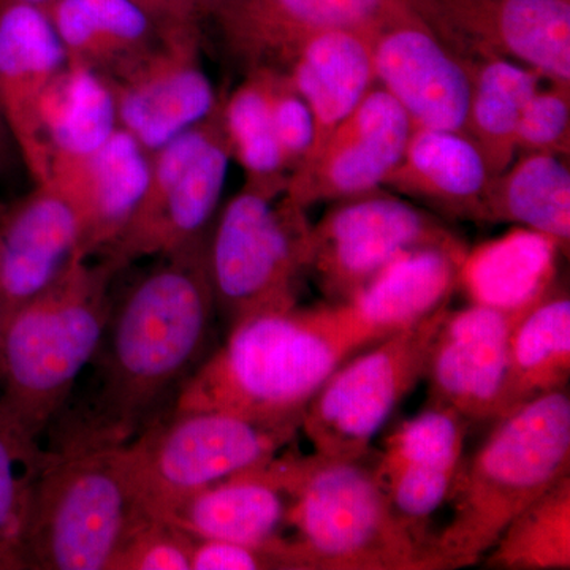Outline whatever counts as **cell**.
Returning a JSON list of instances; mask_svg holds the SVG:
<instances>
[{
    "instance_id": "cell-37",
    "label": "cell",
    "mask_w": 570,
    "mask_h": 570,
    "mask_svg": "<svg viewBox=\"0 0 570 570\" xmlns=\"http://www.w3.org/2000/svg\"><path fill=\"white\" fill-rule=\"evenodd\" d=\"M193 546L189 534L153 517L124 543L111 570H190Z\"/></svg>"
},
{
    "instance_id": "cell-34",
    "label": "cell",
    "mask_w": 570,
    "mask_h": 570,
    "mask_svg": "<svg viewBox=\"0 0 570 570\" xmlns=\"http://www.w3.org/2000/svg\"><path fill=\"white\" fill-rule=\"evenodd\" d=\"M45 453L24 444L0 420V570L24 569L22 538L33 478Z\"/></svg>"
},
{
    "instance_id": "cell-4",
    "label": "cell",
    "mask_w": 570,
    "mask_h": 570,
    "mask_svg": "<svg viewBox=\"0 0 570 570\" xmlns=\"http://www.w3.org/2000/svg\"><path fill=\"white\" fill-rule=\"evenodd\" d=\"M570 475V396L547 393L494 420L463 461L449 501L453 517L433 535L436 570L478 564L517 515Z\"/></svg>"
},
{
    "instance_id": "cell-14",
    "label": "cell",
    "mask_w": 570,
    "mask_h": 570,
    "mask_svg": "<svg viewBox=\"0 0 570 570\" xmlns=\"http://www.w3.org/2000/svg\"><path fill=\"white\" fill-rule=\"evenodd\" d=\"M105 77L119 127L148 153L204 121L220 99L202 63V31L160 37L151 50Z\"/></svg>"
},
{
    "instance_id": "cell-28",
    "label": "cell",
    "mask_w": 570,
    "mask_h": 570,
    "mask_svg": "<svg viewBox=\"0 0 570 570\" xmlns=\"http://www.w3.org/2000/svg\"><path fill=\"white\" fill-rule=\"evenodd\" d=\"M566 157L524 153L491 178L487 224H515L553 239L562 253L570 245V170Z\"/></svg>"
},
{
    "instance_id": "cell-8",
    "label": "cell",
    "mask_w": 570,
    "mask_h": 570,
    "mask_svg": "<svg viewBox=\"0 0 570 570\" xmlns=\"http://www.w3.org/2000/svg\"><path fill=\"white\" fill-rule=\"evenodd\" d=\"M299 428L255 422L220 411H171L127 442L130 466L154 517L179 499L264 466Z\"/></svg>"
},
{
    "instance_id": "cell-21",
    "label": "cell",
    "mask_w": 570,
    "mask_h": 570,
    "mask_svg": "<svg viewBox=\"0 0 570 570\" xmlns=\"http://www.w3.org/2000/svg\"><path fill=\"white\" fill-rule=\"evenodd\" d=\"M294 504L283 452L250 469L187 494L157 519L193 539L273 546L285 538Z\"/></svg>"
},
{
    "instance_id": "cell-25",
    "label": "cell",
    "mask_w": 570,
    "mask_h": 570,
    "mask_svg": "<svg viewBox=\"0 0 570 570\" xmlns=\"http://www.w3.org/2000/svg\"><path fill=\"white\" fill-rule=\"evenodd\" d=\"M376 37L346 29L316 33L296 48L285 66L313 115L314 141L309 154L316 151L376 85L373 59Z\"/></svg>"
},
{
    "instance_id": "cell-38",
    "label": "cell",
    "mask_w": 570,
    "mask_h": 570,
    "mask_svg": "<svg viewBox=\"0 0 570 570\" xmlns=\"http://www.w3.org/2000/svg\"><path fill=\"white\" fill-rule=\"evenodd\" d=\"M190 570H296L287 535L273 546L194 539Z\"/></svg>"
},
{
    "instance_id": "cell-24",
    "label": "cell",
    "mask_w": 570,
    "mask_h": 570,
    "mask_svg": "<svg viewBox=\"0 0 570 570\" xmlns=\"http://www.w3.org/2000/svg\"><path fill=\"white\" fill-rule=\"evenodd\" d=\"M493 176L466 135L414 129L403 159L384 186L448 217L487 224L485 198Z\"/></svg>"
},
{
    "instance_id": "cell-43",
    "label": "cell",
    "mask_w": 570,
    "mask_h": 570,
    "mask_svg": "<svg viewBox=\"0 0 570 570\" xmlns=\"http://www.w3.org/2000/svg\"><path fill=\"white\" fill-rule=\"evenodd\" d=\"M18 2L36 3V6H40V3L47 2V0H18Z\"/></svg>"
},
{
    "instance_id": "cell-12",
    "label": "cell",
    "mask_w": 570,
    "mask_h": 570,
    "mask_svg": "<svg viewBox=\"0 0 570 570\" xmlns=\"http://www.w3.org/2000/svg\"><path fill=\"white\" fill-rule=\"evenodd\" d=\"M225 47L247 70L285 69L296 48L326 31L377 36L392 26L425 21L428 0H224L212 17Z\"/></svg>"
},
{
    "instance_id": "cell-39",
    "label": "cell",
    "mask_w": 570,
    "mask_h": 570,
    "mask_svg": "<svg viewBox=\"0 0 570 570\" xmlns=\"http://www.w3.org/2000/svg\"><path fill=\"white\" fill-rule=\"evenodd\" d=\"M153 22L160 37L202 31L205 20L197 0H129Z\"/></svg>"
},
{
    "instance_id": "cell-30",
    "label": "cell",
    "mask_w": 570,
    "mask_h": 570,
    "mask_svg": "<svg viewBox=\"0 0 570 570\" xmlns=\"http://www.w3.org/2000/svg\"><path fill=\"white\" fill-rule=\"evenodd\" d=\"M50 171L102 146L119 129L111 86L105 75L67 63L51 82L40 110Z\"/></svg>"
},
{
    "instance_id": "cell-22",
    "label": "cell",
    "mask_w": 570,
    "mask_h": 570,
    "mask_svg": "<svg viewBox=\"0 0 570 570\" xmlns=\"http://www.w3.org/2000/svg\"><path fill=\"white\" fill-rule=\"evenodd\" d=\"M148 174L149 153L121 127L96 151L51 168L48 181L80 219V257L102 255L122 235L140 205Z\"/></svg>"
},
{
    "instance_id": "cell-19",
    "label": "cell",
    "mask_w": 570,
    "mask_h": 570,
    "mask_svg": "<svg viewBox=\"0 0 570 570\" xmlns=\"http://www.w3.org/2000/svg\"><path fill=\"white\" fill-rule=\"evenodd\" d=\"M67 66L47 14L36 3L0 0V115L33 184L50 178L41 102Z\"/></svg>"
},
{
    "instance_id": "cell-42",
    "label": "cell",
    "mask_w": 570,
    "mask_h": 570,
    "mask_svg": "<svg viewBox=\"0 0 570 570\" xmlns=\"http://www.w3.org/2000/svg\"><path fill=\"white\" fill-rule=\"evenodd\" d=\"M6 324H7V311H6V306H3L2 298H0V346H2L3 330H6Z\"/></svg>"
},
{
    "instance_id": "cell-36",
    "label": "cell",
    "mask_w": 570,
    "mask_h": 570,
    "mask_svg": "<svg viewBox=\"0 0 570 570\" xmlns=\"http://www.w3.org/2000/svg\"><path fill=\"white\" fill-rule=\"evenodd\" d=\"M517 154H570V85L540 86L521 115L515 137Z\"/></svg>"
},
{
    "instance_id": "cell-15",
    "label": "cell",
    "mask_w": 570,
    "mask_h": 570,
    "mask_svg": "<svg viewBox=\"0 0 570 570\" xmlns=\"http://www.w3.org/2000/svg\"><path fill=\"white\" fill-rule=\"evenodd\" d=\"M412 130L403 107L382 86L371 89L316 151L292 171L285 197L307 209L381 189L403 159Z\"/></svg>"
},
{
    "instance_id": "cell-18",
    "label": "cell",
    "mask_w": 570,
    "mask_h": 570,
    "mask_svg": "<svg viewBox=\"0 0 570 570\" xmlns=\"http://www.w3.org/2000/svg\"><path fill=\"white\" fill-rule=\"evenodd\" d=\"M468 423L452 409L426 404L393 430L374 460L379 483L397 517L430 547L428 523L452 497L463 466Z\"/></svg>"
},
{
    "instance_id": "cell-31",
    "label": "cell",
    "mask_w": 570,
    "mask_h": 570,
    "mask_svg": "<svg viewBox=\"0 0 570 570\" xmlns=\"http://www.w3.org/2000/svg\"><path fill=\"white\" fill-rule=\"evenodd\" d=\"M543 80L539 71L509 59L472 61L471 102L464 135L478 146L493 178L515 160L521 115Z\"/></svg>"
},
{
    "instance_id": "cell-27",
    "label": "cell",
    "mask_w": 570,
    "mask_h": 570,
    "mask_svg": "<svg viewBox=\"0 0 570 570\" xmlns=\"http://www.w3.org/2000/svg\"><path fill=\"white\" fill-rule=\"evenodd\" d=\"M558 250L553 239L538 232H510L472 253L468 250L459 287L475 305L499 309L534 305L553 287Z\"/></svg>"
},
{
    "instance_id": "cell-35",
    "label": "cell",
    "mask_w": 570,
    "mask_h": 570,
    "mask_svg": "<svg viewBox=\"0 0 570 570\" xmlns=\"http://www.w3.org/2000/svg\"><path fill=\"white\" fill-rule=\"evenodd\" d=\"M264 82L277 145L288 176L306 159L314 141V119L287 71L279 67H255Z\"/></svg>"
},
{
    "instance_id": "cell-13",
    "label": "cell",
    "mask_w": 570,
    "mask_h": 570,
    "mask_svg": "<svg viewBox=\"0 0 570 570\" xmlns=\"http://www.w3.org/2000/svg\"><path fill=\"white\" fill-rule=\"evenodd\" d=\"M430 26L468 59L502 58L570 85V0H428Z\"/></svg>"
},
{
    "instance_id": "cell-10",
    "label": "cell",
    "mask_w": 570,
    "mask_h": 570,
    "mask_svg": "<svg viewBox=\"0 0 570 570\" xmlns=\"http://www.w3.org/2000/svg\"><path fill=\"white\" fill-rule=\"evenodd\" d=\"M449 305L419 324L393 333L356 352L332 374L302 419L314 453L332 459H358L393 412L426 376L431 348Z\"/></svg>"
},
{
    "instance_id": "cell-29",
    "label": "cell",
    "mask_w": 570,
    "mask_h": 570,
    "mask_svg": "<svg viewBox=\"0 0 570 570\" xmlns=\"http://www.w3.org/2000/svg\"><path fill=\"white\" fill-rule=\"evenodd\" d=\"M569 377L570 298L553 284L513 332L501 417L535 397L568 389Z\"/></svg>"
},
{
    "instance_id": "cell-16",
    "label": "cell",
    "mask_w": 570,
    "mask_h": 570,
    "mask_svg": "<svg viewBox=\"0 0 570 570\" xmlns=\"http://www.w3.org/2000/svg\"><path fill=\"white\" fill-rule=\"evenodd\" d=\"M538 303L517 309L475 303L449 309L428 362V404L452 409L469 422L501 417L510 341Z\"/></svg>"
},
{
    "instance_id": "cell-23",
    "label": "cell",
    "mask_w": 570,
    "mask_h": 570,
    "mask_svg": "<svg viewBox=\"0 0 570 570\" xmlns=\"http://www.w3.org/2000/svg\"><path fill=\"white\" fill-rule=\"evenodd\" d=\"M468 247L425 246L390 262L346 303L374 343L449 305Z\"/></svg>"
},
{
    "instance_id": "cell-40",
    "label": "cell",
    "mask_w": 570,
    "mask_h": 570,
    "mask_svg": "<svg viewBox=\"0 0 570 570\" xmlns=\"http://www.w3.org/2000/svg\"><path fill=\"white\" fill-rule=\"evenodd\" d=\"M17 160H20L17 146H14L13 138H11L2 115H0V176L10 174L17 165Z\"/></svg>"
},
{
    "instance_id": "cell-33",
    "label": "cell",
    "mask_w": 570,
    "mask_h": 570,
    "mask_svg": "<svg viewBox=\"0 0 570 570\" xmlns=\"http://www.w3.org/2000/svg\"><path fill=\"white\" fill-rule=\"evenodd\" d=\"M224 127L232 159L245 171V186L272 197L284 195L287 165L277 145L264 82L255 69L224 97Z\"/></svg>"
},
{
    "instance_id": "cell-7",
    "label": "cell",
    "mask_w": 570,
    "mask_h": 570,
    "mask_svg": "<svg viewBox=\"0 0 570 570\" xmlns=\"http://www.w3.org/2000/svg\"><path fill=\"white\" fill-rule=\"evenodd\" d=\"M311 223L285 195L247 187L224 206L206 247L216 311L227 330L243 318L298 305Z\"/></svg>"
},
{
    "instance_id": "cell-1",
    "label": "cell",
    "mask_w": 570,
    "mask_h": 570,
    "mask_svg": "<svg viewBox=\"0 0 570 570\" xmlns=\"http://www.w3.org/2000/svg\"><path fill=\"white\" fill-rule=\"evenodd\" d=\"M206 247L208 239L163 255L119 305L112 303L91 363V397L63 420L55 448L127 444L202 365L217 317Z\"/></svg>"
},
{
    "instance_id": "cell-11",
    "label": "cell",
    "mask_w": 570,
    "mask_h": 570,
    "mask_svg": "<svg viewBox=\"0 0 570 570\" xmlns=\"http://www.w3.org/2000/svg\"><path fill=\"white\" fill-rule=\"evenodd\" d=\"M464 245L434 214L381 189L337 202L311 224L306 273L326 302H347L397 255Z\"/></svg>"
},
{
    "instance_id": "cell-41",
    "label": "cell",
    "mask_w": 570,
    "mask_h": 570,
    "mask_svg": "<svg viewBox=\"0 0 570 570\" xmlns=\"http://www.w3.org/2000/svg\"><path fill=\"white\" fill-rule=\"evenodd\" d=\"M198 6H200L202 13H204L205 20L206 18H212L214 11L219 9L223 6L224 0H197Z\"/></svg>"
},
{
    "instance_id": "cell-20",
    "label": "cell",
    "mask_w": 570,
    "mask_h": 570,
    "mask_svg": "<svg viewBox=\"0 0 570 570\" xmlns=\"http://www.w3.org/2000/svg\"><path fill=\"white\" fill-rule=\"evenodd\" d=\"M81 225L50 181L0 208V298L7 318L31 302L80 257Z\"/></svg>"
},
{
    "instance_id": "cell-2",
    "label": "cell",
    "mask_w": 570,
    "mask_h": 570,
    "mask_svg": "<svg viewBox=\"0 0 570 570\" xmlns=\"http://www.w3.org/2000/svg\"><path fill=\"white\" fill-rule=\"evenodd\" d=\"M346 303L268 311L228 328L225 343L184 382L171 411H220L298 426L326 379L373 346Z\"/></svg>"
},
{
    "instance_id": "cell-9",
    "label": "cell",
    "mask_w": 570,
    "mask_h": 570,
    "mask_svg": "<svg viewBox=\"0 0 570 570\" xmlns=\"http://www.w3.org/2000/svg\"><path fill=\"white\" fill-rule=\"evenodd\" d=\"M224 97L204 121L149 153L140 205L122 235L99 255L119 272L138 258L163 257L212 234L232 160Z\"/></svg>"
},
{
    "instance_id": "cell-26",
    "label": "cell",
    "mask_w": 570,
    "mask_h": 570,
    "mask_svg": "<svg viewBox=\"0 0 570 570\" xmlns=\"http://www.w3.org/2000/svg\"><path fill=\"white\" fill-rule=\"evenodd\" d=\"M39 7L71 66L111 75L159 41L153 22L129 0H47Z\"/></svg>"
},
{
    "instance_id": "cell-3",
    "label": "cell",
    "mask_w": 570,
    "mask_h": 570,
    "mask_svg": "<svg viewBox=\"0 0 570 570\" xmlns=\"http://www.w3.org/2000/svg\"><path fill=\"white\" fill-rule=\"evenodd\" d=\"M107 258L77 257L66 272L7 318L0 346V420L31 448L62 414L91 366L110 321Z\"/></svg>"
},
{
    "instance_id": "cell-32",
    "label": "cell",
    "mask_w": 570,
    "mask_h": 570,
    "mask_svg": "<svg viewBox=\"0 0 570 570\" xmlns=\"http://www.w3.org/2000/svg\"><path fill=\"white\" fill-rule=\"evenodd\" d=\"M482 561L498 570H569L570 475L521 510Z\"/></svg>"
},
{
    "instance_id": "cell-17",
    "label": "cell",
    "mask_w": 570,
    "mask_h": 570,
    "mask_svg": "<svg viewBox=\"0 0 570 570\" xmlns=\"http://www.w3.org/2000/svg\"><path fill=\"white\" fill-rule=\"evenodd\" d=\"M376 80L406 111L414 129L464 134L472 61L425 21L392 26L374 39Z\"/></svg>"
},
{
    "instance_id": "cell-6",
    "label": "cell",
    "mask_w": 570,
    "mask_h": 570,
    "mask_svg": "<svg viewBox=\"0 0 570 570\" xmlns=\"http://www.w3.org/2000/svg\"><path fill=\"white\" fill-rule=\"evenodd\" d=\"M287 535L298 570H436L430 543L397 517L370 453L332 459L288 450Z\"/></svg>"
},
{
    "instance_id": "cell-5",
    "label": "cell",
    "mask_w": 570,
    "mask_h": 570,
    "mask_svg": "<svg viewBox=\"0 0 570 570\" xmlns=\"http://www.w3.org/2000/svg\"><path fill=\"white\" fill-rule=\"evenodd\" d=\"M22 538L24 569L111 570L153 519L124 445L45 450Z\"/></svg>"
}]
</instances>
